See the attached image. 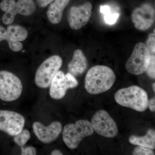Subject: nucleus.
<instances>
[{
	"label": "nucleus",
	"instance_id": "nucleus-17",
	"mask_svg": "<svg viewBox=\"0 0 155 155\" xmlns=\"http://www.w3.org/2000/svg\"><path fill=\"white\" fill-rule=\"evenodd\" d=\"M6 30L14 41H24L28 37V31L21 25H9Z\"/></svg>",
	"mask_w": 155,
	"mask_h": 155
},
{
	"label": "nucleus",
	"instance_id": "nucleus-28",
	"mask_svg": "<svg viewBox=\"0 0 155 155\" xmlns=\"http://www.w3.org/2000/svg\"><path fill=\"white\" fill-rule=\"evenodd\" d=\"M51 155H63V153L61 152V151L58 150H55L52 151L51 153Z\"/></svg>",
	"mask_w": 155,
	"mask_h": 155
},
{
	"label": "nucleus",
	"instance_id": "nucleus-19",
	"mask_svg": "<svg viewBox=\"0 0 155 155\" xmlns=\"http://www.w3.org/2000/svg\"><path fill=\"white\" fill-rule=\"evenodd\" d=\"M30 137L29 131L27 129H23L20 133L14 136V141L22 149L24 147Z\"/></svg>",
	"mask_w": 155,
	"mask_h": 155
},
{
	"label": "nucleus",
	"instance_id": "nucleus-20",
	"mask_svg": "<svg viewBox=\"0 0 155 155\" xmlns=\"http://www.w3.org/2000/svg\"><path fill=\"white\" fill-rule=\"evenodd\" d=\"M146 46L150 54H155V34L151 33L147 39Z\"/></svg>",
	"mask_w": 155,
	"mask_h": 155
},
{
	"label": "nucleus",
	"instance_id": "nucleus-29",
	"mask_svg": "<svg viewBox=\"0 0 155 155\" xmlns=\"http://www.w3.org/2000/svg\"><path fill=\"white\" fill-rule=\"evenodd\" d=\"M153 91L154 92H155V83H153Z\"/></svg>",
	"mask_w": 155,
	"mask_h": 155
},
{
	"label": "nucleus",
	"instance_id": "nucleus-1",
	"mask_svg": "<svg viewBox=\"0 0 155 155\" xmlns=\"http://www.w3.org/2000/svg\"><path fill=\"white\" fill-rule=\"evenodd\" d=\"M116 79L115 73L110 68L97 65L90 68L87 73L84 87L90 94H100L110 90Z\"/></svg>",
	"mask_w": 155,
	"mask_h": 155
},
{
	"label": "nucleus",
	"instance_id": "nucleus-4",
	"mask_svg": "<svg viewBox=\"0 0 155 155\" xmlns=\"http://www.w3.org/2000/svg\"><path fill=\"white\" fill-rule=\"evenodd\" d=\"M63 64L62 58L53 55L45 60L37 70L35 82L40 88L49 87L53 78L60 70Z\"/></svg>",
	"mask_w": 155,
	"mask_h": 155
},
{
	"label": "nucleus",
	"instance_id": "nucleus-7",
	"mask_svg": "<svg viewBox=\"0 0 155 155\" xmlns=\"http://www.w3.org/2000/svg\"><path fill=\"white\" fill-rule=\"evenodd\" d=\"M78 84L77 79L72 74L68 72L65 74L63 71H59L50 84V96L53 99H61L65 96L68 89L75 88Z\"/></svg>",
	"mask_w": 155,
	"mask_h": 155
},
{
	"label": "nucleus",
	"instance_id": "nucleus-6",
	"mask_svg": "<svg viewBox=\"0 0 155 155\" xmlns=\"http://www.w3.org/2000/svg\"><path fill=\"white\" fill-rule=\"evenodd\" d=\"M150 61V54L145 44L139 42L134 48L132 54L125 64L128 72L138 75L146 72Z\"/></svg>",
	"mask_w": 155,
	"mask_h": 155
},
{
	"label": "nucleus",
	"instance_id": "nucleus-2",
	"mask_svg": "<svg viewBox=\"0 0 155 155\" xmlns=\"http://www.w3.org/2000/svg\"><path fill=\"white\" fill-rule=\"evenodd\" d=\"M114 98L120 106L138 112H143L148 108L149 100L146 92L136 85L120 89L115 94Z\"/></svg>",
	"mask_w": 155,
	"mask_h": 155
},
{
	"label": "nucleus",
	"instance_id": "nucleus-8",
	"mask_svg": "<svg viewBox=\"0 0 155 155\" xmlns=\"http://www.w3.org/2000/svg\"><path fill=\"white\" fill-rule=\"evenodd\" d=\"M91 123L94 130L104 137L113 138L119 132L116 122L104 110L97 112L92 118Z\"/></svg>",
	"mask_w": 155,
	"mask_h": 155
},
{
	"label": "nucleus",
	"instance_id": "nucleus-23",
	"mask_svg": "<svg viewBox=\"0 0 155 155\" xmlns=\"http://www.w3.org/2000/svg\"><path fill=\"white\" fill-rule=\"evenodd\" d=\"M119 14L118 13L114 14H108L105 15L104 20L106 23L110 25H113L116 23L117 19L119 17Z\"/></svg>",
	"mask_w": 155,
	"mask_h": 155
},
{
	"label": "nucleus",
	"instance_id": "nucleus-14",
	"mask_svg": "<svg viewBox=\"0 0 155 155\" xmlns=\"http://www.w3.org/2000/svg\"><path fill=\"white\" fill-rule=\"evenodd\" d=\"M87 66V60L83 52L81 50L77 49L74 52L72 60L68 64V71L75 77H77L84 73Z\"/></svg>",
	"mask_w": 155,
	"mask_h": 155
},
{
	"label": "nucleus",
	"instance_id": "nucleus-22",
	"mask_svg": "<svg viewBox=\"0 0 155 155\" xmlns=\"http://www.w3.org/2000/svg\"><path fill=\"white\" fill-rule=\"evenodd\" d=\"M147 75L152 79L155 78V55L150 54V61L149 66L146 71Z\"/></svg>",
	"mask_w": 155,
	"mask_h": 155
},
{
	"label": "nucleus",
	"instance_id": "nucleus-13",
	"mask_svg": "<svg viewBox=\"0 0 155 155\" xmlns=\"http://www.w3.org/2000/svg\"><path fill=\"white\" fill-rule=\"evenodd\" d=\"M35 10L36 5L34 0H18L14 3L11 11L4 14L2 21L5 25H11L17 14L30 16L35 13Z\"/></svg>",
	"mask_w": 155,
	"mask_h": 155
},
{
	"label": "nucleus",
	"instance_id": "nucleus-11",
	"mask_svg": "<svg viewBox=\"0 0 155 155\" xmlns=\"http://www.w3.org/2000/svg\"><path fill=\"white\" fill-rule=\"evenodd\" d=\"M92 5L87 2L78 6L70 8L68 14V21L70 28L73 30L80 29L88 23L92 14Z\"/></svg>",
	"mask_w": 155,
	"mask_h": 155
},
{
	"label": "nucleus",
	"instance_id": "nucleus-10",
	"mask_svg": "<svg viewBox=\"0 0 155 155\" xmlns=\"http://www.w3.org/2000/svg\"><path fill=\"white\" fill-rule=\"evenodd\" d=\"M155 19V8L149 3H145L136 8L131 14V20L134 27L141 31H145L151 28Z\"/></svg>",
	"mask_w": 155,
	"mask_h": 155
},
{
	"label": "nucleus",
	"instance_id": "nucleus-12",
	"mask_svg": "<svg viewBox=\"0 0 155 155\" xmlns=\"http://www.w3.org/2000/svg\"><path fill=\"white\" fill-rule=\"evenodd\" d=\"M34 133L40 141L44 143H50L55 140L62 130L61 122L55 121L45 126L41 122H35L32 125Z\"/></svg>",
	"mask_w": 155,
	"mask_h": 155
},
{
	"label": "nucleus",
	"instance_id": "nucleus-26",
	"mask_svg": "<svg viewBox=\"0 0 155 155\" xmlns=\"http://www.w3.org/2000/svg\"><path fill=\"white\" fill-rule=\"evenodd\" d=\"M148 107L149 108L151 112H155V97L151 99L148 101Z\"/></svg>",
	"mask_w": 155,
	"mask_h": 155
},
{
	"label": "nucleus",
	"instance_id": "nucleus-5",
	"mask_svg": "<svg viewBox=\"0 0 155 155\" xmlns=\"http://www.w3.org/2000/svg\"><path fill=\"white\" fill-rule=\"evenodd\" d=\"M22 85L20 79L12 72L0 71V99L4 101H16L22 94Z\"/></svg>",
	"mask_w": 155,
	"mask_h": 155
},
{
	"label": "nucleus",
	"instance_id": "nucleus-25",
	"mask_svg": "<svg viewBox=\"0 0 155 155\" xmlns=\"http://www.w3.org/2000/svg\"><path fill=\"white\" fill-rule=\"evenodd\" d=\"M54 0H36L38 5L41 8H45L47 7Z\"/></svg>",
	"mask_w": 155,
	"mask_h": 155
},
{
	"label": "nucleus",
	"instance_id": "nucleus-9",
	"mask_svg": "<svg viewBox=\"0 0 155 155\" xmlns=\"http://www.w3.org/2000/svg\"><path fill=\"white\" fill-rule=\"evenodd\" d=\"M25 119L21 114L14 111L0 110V130L11 136H15L22 130Z\"/></svg>",
	"mask_w": 155,
	"mask_h": 155
},
{
	"label": "nucleus",
	"instance_id": "nucleus-16",
	"mask_svg": "<svg viewBox=\"0 0 155 155\" xmlns=\"http://www.w3.org/2000/svg\"><path fill=\"white\" fill-rule=\"evenodd\" d=\"M129 143L134 145L148 148L152 150L155 149V130L150 129L145 135L142 137L132 135L129 138Z\"/></svg>",
	"mask_w": 155,
	"mask_h": 155
},
{
	"label": "nucleus",
	"instance_id": "nucleus-18",
	"mask_svg": "<svg viewBox=\"0 0 155 155\" xmlns=\"http://www.w3.org/2000/svg\"><path fill=\"white\" fill-rule=\"evenodd\" d=\"M3 40H6L8 42L9 47L13 51H20L23 48L22 43L13 40L7 32L5 28L0 25V42Z\"/></svg>",
	"mask_w": 155,
	"mask_h": 155
},
{
	"label": "nucleus",
	"instance_id": "nucleus-24",
	"mask_svg": "<svg viewBox=\"0 0 155 155\" xmlns=\"http://www.w3.org/2000/svg\"><path fill=\"white\" fill-rule=\"evenodd\" d=\"M22 155H35L36 154V150L33 147H24L21 149Z\"/></svg>",
	"mask_w": 155,
	"mask_h": 155
},
{
	"label": "nucleus",
	"instance_id": "nucleus-27",
	"mask_svg": "<svg viewBox=\"0 0 155 155\" xmlns=\"http://www.w3.org/2000/svg\"><path fill=\"white\" fill-rule=\"evenodd\" d=\"M100 11L102 13L105 14H110V8L107 5L101 6Z\"/></svg>",
	"mask_w": 155,
	"mask_h": 155
},
{
	"label": "nucleus",
	"instance_id": "nucleus-21",
	"mask_svg": "<svg viewBox=\"0 0 155 155\" xmlns=\"http://www.w3.org/2000/svg\"><path fill=\"white\" fill-rule=\"evenodd\" d=\"M132 154L133 155H155V154L153 150L138 146V147H137L134 148L132 152Z\"/></svg>",
	"mask_w": 155,
	"mask_h": 155
},
{
	"label": "nucleus",
	"instance_id": "nucleus-3",
	"mask_svg": "<svg viewBox=\"0 0 155 155\" xmlns=\"http://www.w3.org/2000/svg\"><path fill=\"white\" fill-rule=\"evenodd\" d=\"M93 128L91 123L84 119L76 121L75 124L65 125L62 135L65 144L70 149H75L84 137L92 135Z\"/></svg>",
	"mask_w": 155,
	"mask_h": 155
},
{
	"label": "nucleus",
	"instance_id": "nucleus-15",
	"mask_svg": "<svg viewBox=\"0 0 155 155\" xmlns=\"http://www.w3.org/2000/svg\"><path fill=\"white\" fill-rule=\"evenodd\" d=\"M70 0H54L50 4L47 12L49 21L53 24L61 22L64 9L67 7Z\"/></svg>",
	"mask_w": 155,
	"mask_h": 155
}]
</instances>
